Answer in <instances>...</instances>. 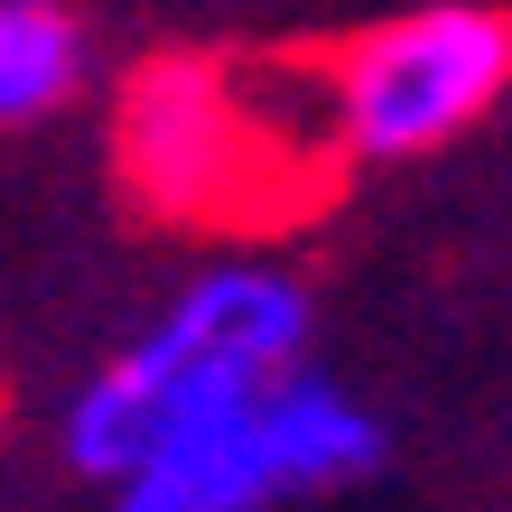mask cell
I'll return each instance as SVG.
<instances>
[{
    "mask_svg": "<svg viewBox=\"0 0 512 512\" xmlns=\"http://www.w3.org/2000/svg\"><path fill=\"white\" fill-rule=\"evenodd\" d=\"M503 94H512V19L485 0L401 10L317 66V122L336 140V159H364V168L429 159V149L466 140Z\"/></svg>",
    "mask_w": 512,
    "mask_h": 512,
    "instance_id": "4",
    "label": "cell"
},
{
    "mask_svg": "<svg viewBox=\"0 0 512 512\" xmlns=\"http://www.w3.org/2000/svg\"><path fill=\"white\" fill-rule=\"evenodd\" d=\"M84 84V28L56 0H0V131L47 122Z\"/></svg>",
    "mask_w": 512,
    "mask_h": 512,
    "instance_id": "5",
    "label": "cell"
},
{
    "mask_svg": "<svg viewBox=\"0 0 512 512\" xmlns=\"http://www.w3.org/2000/svg\"><path fill=\"white\" fill-rule=\"evenodd\" d=\"M373 457H382L373 410L298 364L280 382H252L233 401H205L196 419H177L112 485V512H270L289 494L354 485Z\"/></svg>",
    "mask_w": 512,
    "mask_h": 512,
    "instance_id": "3",
    "label": "cell"
},
{
    "mask_svg": "<svg viewBox=\"0 0 512 512\" xmlns=\"http://www.w3.org/2000/svg\"><path fill=\"white\" fill-rule=\"evenodd\" d=\"M298 354H308V289L270 261H215L66 401V457L94 485H122L177 419L298 373Z\"/></svg>",
    "mask_w": 512,
    "mask_h": 512,
    "instance_id": "1",
    "label": "cell"
},
{
    "mask_svg": "<svg viewBox=\"0 0 512 512\" xmlns=\"http://www.w3.org/2000/svg\"><path fill=\"white\" fill-rule=\"evenodd\" d=\"M298 149L326 131H289L270 75L215 56H149L112 94V177L159 224H252L298 196Z\"/></svg>",
    "mask_w": 512,
    "mask_h": 512,
    "instance_id": "2",
    "label": "cell"
}]
</instances>
